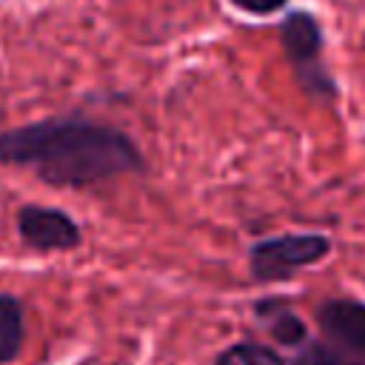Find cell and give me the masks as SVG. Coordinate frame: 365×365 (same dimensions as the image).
<instances>
[{
    "mask_svg": "<svg viewBox=\"0 0 365 365\" xmlns=\"http://www.w3.org/2000/svg\"><path fill=\"white\" fill-rule=\"evenodd\" d=\"M0 165L29 168L51 188H91L143 174L145 157L123 128L66 114L0 131Z\"/></svg>",
    "mask_w": 365,
    "mask_h": 365,
    "instance_id": "6da1fadb",
    "label": "cell"
},
{
    "mask_svg": "<svg viewBox=\"0 0 365 365\" xmlns=\"http://www.w3.org/2000/svg\"><path fill=\"white\" fill-rule=\"evenodd\" d=\"M317 336L294 351L291 365H365V302L328 297L317 305Z\"/></svg>",
    "mask_w": 365,
    "mask_h": 365,
    "instance_id": "7a4b0ae2",
    "label": "cell"
},
{
    "mask_svg": "<svg viewBox=\"0 0 365 365\" xmlns=\"http://www.w3.org/2000/svg\"><path fill=\"white\" fill-rule=\"evenodd\" d=\"M277 34L299 91L322 106L336 103L339 86L325 63V31L319 17L308 9H294L279 20Z\"/></svg>",
    "mask_w": 365,
    "mask_h": 365,
    "instance_id": "3957f363",
    "label": "cell"
},
{
    "mask_svg": "<svg viewBox=\"0 0 365 365\" xmlns=\"http://www.w3.org/2000/svg\"><path fill=\"white\" fill-rule=\"evenodd\" d=\"M331 248H334L331 237L317 231L265 237L248 248V271H251V279L259 285L288 282L299 271L322 262L331 254Z\"/></svg>",
    "mask_w": 365,
    "mask_h": 365,
    "instance_id": "277c9868",
    "label": "cell"
},
{
    "mask_svg": "<svg viewBox=\"0 0 365 365\" xmlns=\"http://www.w3.org/2000/svg\"><path fill=\"white\" fill-rule=\"evenodd\" d=\"M17 234L31 251L40 254L74 251L83 242V231L71 214L40 202H26L17 208Z\"/></svg>",
    "mask_w": 365,
    "mask_h": 365,
    "instance_id": "5b68a950",
    "label": "cell"
},
{
    "mask_svg": "<svg viewBox=\"0 0 365 365\" xmlns=\"http://www.w3.org/2000/svg\"><path fill=\"white\" fill-rule=\"evenodd\" d=\"M254 317L265 328V334L282 345V348H299L308 342V325L305 319L294 311L288 297H262L254 302Z\"/></svg>",
    "mask_w": 365,
    "mask_h": 365,
    "instance_id": "8992f818",
    "label": "cell"
},
{
    "mask_svg": "<svg viewBox=\"0 0 365 365\" xmlns=\"http://www.w3.org/2000/svg\"><path fill=\"white\" fill-rule=\"evenodd\" d=\"M23 339H26L23 302L20 297L0 291V365H9L20 356Z\"/></svg>",
    "mask_w": 365,
    "mask_h": 365,
    "instance_id": "52a82bcc",
    "label": "cell"
},
{
    "mask_svg": "<svg viewBox=\"0 0 365 365\" xmlns=\"http://www.w3.org/2000/svg\"><path fill=\"white\" fill-rule=\"evenodd\" d=\"M214 365H291V362L265 342L240 339V342L228 345L225 351H220Z\"/></svg>",
    "mask_w": 365,
    "mask_h": 365,
    "instance_id": "ba28073f",
    "label": "cell"
},
{
    "mask_svg": "<svg viewBox=\"0 0 365 365\" xmlns=\"http://www.w3.org/2000/svg\"><path fill=\"white\" fill-rule=\"evenodd\" d=\"M234 9L245 11V14H254V17H268L274 11H282L291 0H228Z\"/></svg>",
    "mask_w": 365,
    "mask_h": 365,
    "instance_id": "9c48e42d",
    "label": "cell"
}]
</instances>
